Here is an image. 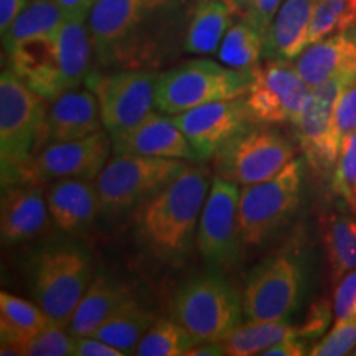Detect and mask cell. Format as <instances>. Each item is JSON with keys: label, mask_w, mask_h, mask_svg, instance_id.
Wrapping results in <instances>:
<instances>
[{"label": "cell", "mask_w": 356, "mask_h": 356, "mask_svg": "<svg viewBox=\"0 0 356 356\" xmlns=\"http://www.w3.org/2000/svg\"><path fill=\"white\" fill-rule=\"evenodd\" d=\"M296 66L310 89L341 73H356V26L307 47Z\"/></svg>", "instance_id": "7402d4cb"}, {"label": "cell", "mask_w": 356, "mask_h": 356, "mask_svg": "<svg viewBox=\"0 0 356 356\" xmlns=\"http://www.w3.org/2000/svg\"><path fill=\"white\" fill-rule=\"evenodd\" d=\"M226 350L221 341H208L200 343L188 351V356H225Z\"/></svg>", "instance_id": "f6af8a7d"}, {"label": "cell", "mask_w": 356, "mask_h": 356, "mask_svg": "<svg viewBox=\"0 0 356 356\" xmlns=\"http://www.w3.org/2000/svg\"><path fill=\"white\" fill-rule=\"evenodd\" d=\"M307 353H310V351H307V340H304L302 337H296L270 346V348L266 350L262 355L264 356H302Z\"/></svg>", "instance_id": "b9f144b4"}, {"label": "cell", "mask_w": 356, "mask_h": 356, "mask_svg": "<svg viewBox=\"0 0 356 356\" xmlns=\"http://www.w3.org/2000/svg\"><path fill=\"white\" fill-rule=\"evenodd\" d=\"M335 134L340 147L346 137L356 132V81L345 88L335 104Z\"/></svg>", "instance_id": "74e56055"}, {"label": "cell", "mask_w": 356, "mask_h": 356, "mask_svg": "<svg viewBox=\"0 0 356 356\" xmlns=\"http://www.w3.org/2000/svg\"><path fill=\"white\" fill-rule=\"evenodd\" d=\"M102 129L104 124L95 92L91 89L89 91L71 89L53 101L47 114L44 142L83 139Z\"/></svg>", "instance_id": "ffe728a7"}, {"label": "cell", "mask_w": 356, "mask_h": 356, "mask_svg": "<svg viewBox=\"0 0 356 356\" xmlns=\"http://www.w3.org/2000/svg\"><path fill=\"white\" fill-rule=\"evenodd\" d=\"M332 312L333 309L327 300L314 302L304 323L299 327L300 337L304 340H317V338L323 337L332 322Z\"/></svg>", "instance_id": "f35d334b"}, {"label": "cell", "mask_w": 356, "mask_h": 356, "mask_svg": "<svg viewBox=\"0 0 356 356\" xmlns=\"http://www.w3.org/2000/svg\"><path fill=\"white\" fill-rule=\"evenodd\" d=\"M238 185L216 177L200 216L197 244L203 261L213 269L222 270L241 261L243 238L239 231Z\"/></svg>", "instance_id": "7c38bea8"}, {"label": "cell", "mask_w": 356, "mask_h": 356, "mask_svg": "<svg viewBox=\"0 0 356 356\" xmlns=\"http://www.w3.org/2000/svg\"><path fill=\"white\" fill-rule=\"evenodd\" d=\"M65 20V12L55 0H30L2 35L3 48L10 51L25 40L56 37Z\"/></svg>", "instance_id": "f1b7e54d"}, {"label": "cell", "mask_w": 356, "mask_h": 356, "mask_svg": "<svg viewBox=\"0 0 356 356\" xmlns=\"http://www.w3.org/2000/svg\"><path fill=\"white\" fill-rule=\"evenodd\" d=\"M51 323L38 304L20 299L13 293H0V355H22L20 346L38 335Z\"/></svg>", "instance_id": "d4e9b609"}, {"label": "cell", "mask_w": 356, "mask_h": 356, "mask_svg": "<svg viewBox=\"0 0 356 356\" xmlns=\"http://www.w3.org/2000/svg\"><path fill=\"white\" fill-rule=\"evenodd\" d=\"M113 150L114 154L152 155V157L200 162L197 152L185 134L173 122L172 115L167 118V114L160 115L150 113L139 126L115 139L113 142Z\"/></svg>", "instance_id": "ac0fdd59"}, {"label": "cell", "mask_w": 356, "mask_h": 356, "mask_svg": "<svg viewBox=\"0 0 356 356\" xmlns=\"http://www.w3.org/2000/svg\"><path fill=\"white\" fill-rule=\"evenodd\" d=\"M155 315L144 307L137 304V300H127L113 317H109L92 337L99 338L106 343L115 346L118 350L124 351V355L136 353L137 345L145 335L147 330L155 322Z\"/></svg>", "instance_id": "f546056e"}, {"label": "cell", "mask_w": 356, "mask_h": 356, "mask_svg": "<svg viewBox=\"0 0 356 356\" xmlns=\"http://www.w3.org/2000/svg\"><path fill=\"white\" fill-rule=\"evenodd\" d=\"M254 70H234L211 60H191L159 74L155 108L175 115L215 101L246 96Z\"/></svg>", "instance_id": "277c9868"}, {"label": "cell", "mask_w": 356, "mask_h": 356, "mask_svg": "<svg viewBox=\"0 0 356 356\" xmlns=\"http://www.w3.org/2000/svg\"><path fill=\"white\" fill-rule=\"evenodd\" d=\"M44 97L33 91L12 68L0 74V162L2 186L29 175L35 152L44 142Z\"/></svg>", "instance_id": "7a4b0ae2"}, {"label": "cell", "mask_w": 356, "mask_h": 356, "mask_svg": "<svg viewBox=\"0 0 356 356\" xmlns=\"http://www.w3.org/2000/svg\"><path fill=\"white\" fill-rule=\"evenodd\" d=\"M262 51H264V37L248 20L243 19L229 26L218 48V58L229 68L252 71L259 66Z\"/></svg>", "instance_id": "1f68e13d"}, {"label": "cell", "mask_w": 356, "mask_h": 356, "mask_svg": "<svg viewBox=\"0 0 356 356\" xmlns=\"http://www.w3.org/2000/svg\"><path fill=\"white\" fill-rule=\"evenodd\" d=\"M302 185L304 165L293 159L269 180L243 186L238 221L244 246H261L286 225L299 208Z\"/></svg>", "instance_id": "ba28073f"}, {"label": "cell", "mask_w": 356, "mask_h": 356, "mask_svg": "<svg viewBox=\"0 0 356 356\" xmlns=\"http://www.w3.org/2000/svg\"><path fill=\"white\" fill-rule=\"evenodd\" d=\"M333 190L356 215V132L346 137L341 144L333 173Z\"/></svg>", "instance_id": "836d02e7"}, {"label": "cell", "mask_w": 356, "mask_h": 356, "mask_svg": "<svg viewBox=\"0 0 356 356\" xmlns=\"http://www.w3.org/2000/svg\"><path fill=\"white\" fill-rule=\"evenodd\" d=\"M300 337L299 327H293L289 322H252L241 323L234 328L225 340L226 355L231 356H251L262 355L270 346L289 340V338Z\"/></svg>", "instance_id": "4dcf8cb0"}, {"label": "cell", "mask_w": 356, "mask_h": 356, "mask_svg": "<svg viewBox=\"0 0 356 356\" xmlns=\"http://www.w3.org/2000/svg\"><path fill=\"white\" fill-rule=\"evenodd\" d=\"M172 119L186 136L200 162L211 159L225 142L256 122L244 96L208 102Z\"/></svg>", "instance_id": "9a60e30c"}, {"label": "cell", "mask_w": 356, "mask_h": 356, "mask_svg": "<svg viewBox=\"0 0 356 356\" xmlns=\"http://www.w3.org/2000/svg\"><path fill=\"white\" fill-rule=\"evenodd\" d=\"M26 3H29L26 0H0V32L2 35L7 32L8 26L19 17Z\"/></svg>", "instance_id": "7bdbcfd3"}, {"label": "cell", "mask_w": 356, "mask_h": 356, "mask_svg": "<svg viewBox=\"0 0 356 356\" xmlns=\"http://www.w3.org/2000/svg\"><path fill=\"white\" fill-rule=\"evenodd\" d=\"M186 162L170 157L114 154L96 178L102 213L121 215L147 203L188 167Z\"/></svg>", "instance_id": "52a82bcc"}, {"label": "cell", "mask_w": 356, "mask_h": 356, "mask_svg": "<svg viewBox=\"0 0 356 356\" xmlns=\"http://www.w3.org/2000/svg\"><path fill=\"white\" fill-rule=\"evenodd\" d=\"M58 68L65 92L76 89L86 81L91 63L92 42L88 29V19L71 17L66 19L55 37Z\"/></svg>", "instance_id": "484cf974"}, {"label": "cell", "mask_w": 356, "mask_h": 356, "mask_svg": "<svg viewBox=\"0 0 356 356\" xmlns=\"http://www.w3.org/2000/svg\"><path fill=\"white\" fill-rule=\"evenodd\" d=\"M322 236L332 282L337 286L356 269V218L330 213L322 220Z\"/></svg>", "instance_id": "83f0119b"}, {"label": "cell", "mask_w": 356, "mask_h": 356, "mask_svg": "<svg viewBox=\"0 0 356 356\" xmlns=\"http://www.w3.org/2000/svg\"><path fill=\"white\" fill-rule=\"evenodd\" d=\"M210 188V170L188 165L144 203L137 231L154 256L173 264L184 259Z\"/></svg>", "instance_id": "6da1fadb"}, {"label": "cell", "mask_w": 356, "mask_h": 356, "mask_svg": "<svg viewBox=\"0 0 356 356\" xmlns=\"http://www.w3.org/2000/svg\"><path fill=\"white\" fill-rule=\"evenodd\" d=\"M198 341L175 318H157L136 348L139 356H184Z\"/></svg>", "instance_id": "d6a6232c"}, {"label": "cell", "mask_w": 356, "mask_h": 356, "mask_svg": "<svg viewBox=\"0 0 356 356\" xmlns=\"http://www.w3.org/2000/svg\"><path fill=\"white\" fill-rule=\"evenodd\" d=\"M73 340L68 327L50 323L38 335L30 338L20 346L24 356H68L73 355Z\"/></svg>", "instance_id": "e575fe53"}, {"label": "cell", "mask_w": 356, "mask_h": 356, "mask_svg": "<svg viewBox=\"0 0 356 356\" xmlns=\"http://www.w3.org/2000/svg\"><path fill=\"white\" fill-rule=\"evenodd\" d=\"M177 3L178 0H96L88 13L96 60L106 66L126 61L152 17Z\"/></svg>", "instance_id": "30bf717a"}, {"label": "cell", "mask_w": 356, "mask_h": 356, "mask_svg": "<svg viewBox=\"0 0 356 356\" xmlns=\"http://www.w3.org/2000/svg\"><path fill=\"white\" fill-rule=\"evenodd\" d=\"M310 88L292 61L273 60L254 70L246 101L259 124L293 122L302 113Z\"/></svg>", "instance_id": "5bb4252c"}, {"label": "cell", "mask_w": 356, "mask_h": 356, "mask_svg": "<svg viewBox=\"0 0 356 356\" xmlns=\"http://www.w3.org/2000/svg\"><path fill=\"white\" fill-rule=\"evenodd\" d=\"M315 0H284L264 38L262 60L292 61L307 48Z\"/></svg>", "instance_id": "603a6c76"}, {"label": "cell", "mask_w": 356, "mask_h": 356, "mask_svg": "<svg viewBox=\"0 0 356 356\" xmlns=\"http://www.w3.org/2000/svg\"><path fill=\"white\" fill-rule=\"evenodd\" d=\"M73 355L74 356H124V351L115 346L106 343L99 338L89 337H74L73 340Z\"/></svg>", "instance_id": "60d3db41"}, {"label": "cell", "mask_w": 356, "mask_h": 356, "mask_svg": "<svg viewBox=\"0 0 356 356\" xmlns=\"http://www.w3.org/2000/svg\"><path fill=\"white\" fill-rule=\"evenodd\" d=\"M243 299L220 273L188 279L172 302V317L198 345L225 340L243 323Z\"/></svg>", "instance_id": "5b68a950"}, {"label": "cell", "mask_w": 356, "mask_h": 356, "mask_svg": "<svg viewBox=\"0 0 356 356\" xmlns=\"http://www.w3.org/2000/svg\"><path fill=\"white\" fill-rule=\"evenodd\" d=\"M91 280L92 259L88 249L74 243H58L35 256L30 289L51 322L68 327Z\"/></svg>", "instance_id": "3957f363"}, {"label": "cell", "mask_w": 356, "mask_h": 356, "mask_svg": "<svg viewBox=\"0 0 356 356\" xmlns=\"http://www.w3.org/2000/svg\"><path fill=\"white\" fill-rule=\"evenodd\" d=\"M356 81V73H341L310 89L302 113L293 121L297 139L307 160L315 170H332L340 155L335 134V104L345 88Z\"/></svg>", "instance_id": "4fadbf2b"}, {"label": "cell", "mask_w": 356, "mask_h": 356, "mask_svg": "<svg viewBox=\"0 0 356 356\" xmlns=\"http://www.w3.org/2000/svg\"><path fill=\"white\" fill-rule=\"evenodd\" d=\"M8 53L10 68L44 99L55 101L65 92L58 68L55 37L25 40Z\"/></svg>", "instance_id": "44dd1931"}, {"label": "cell", "mask_w": 356, "mask_h": 356, "mask_svg": "<svg viewBox=\"0 0 356 356\" xmlns=\"http://www.w3.org/2000/svg\"><path fill=\"white\" fill-rule=\"evenodd\" d=\"M351 355H356V348H355L353 351H351Z\"/></svg>", "instance_id": "bcb514c9"}, {"label": "cell", "mask_w": 356, "mask_h": 356, "mask_svg": "<svg viewBox=\"0 0 356 356\" xmlns=\"http://www.w3.org/2000/svg\"><path fill=\"white\" fill-rule=\"evenodd\" d=\"M132 293L126 284L119 282L108 274H97L84 292L83 299L74 310L68 330L73 337L92 335L102 323L118 312Z\"/></svg>", "instance_id": "cb8c5ba5"}, {"label": "cell", "mask_w": 356, "mask_h": 356, "mask_svg": "<svg viewBox=\"0 0 356 356\" xmlns=\"http://www.w3.org/2000/svg\"><path fill=\"white\" fill-rule=\"evenodd\" d=\"M236 8L229 0H198L185 33V51L191 55L216 53L229 26Z\"/></svg>", "instance_id": "4316f807"}, {"label": "cell", "mask_w": 356, "mask_h": 356, "mask_svg": "<svg viewBox=\"0 0 356 356\" xmlns=\"http://www.w3.org/2000/svg\"><path fill=\"white\" fill-rule=\"evenodd\" d=\"M305 289L307 270L299 252H274L246 275L244 317L252 322H289L299 310Z\"/></svg>", "instance_id": "8992f818"}, {"label": "cell", "mask_w": 356, "mask_h": 356, "mask_svg": "<svg viewBox=\"0 0 356 356\" xmlns=\"http://www.w3.org/2000/svg\"><path fill=\"white\" fill-rule=\"evenodd\" d=\"M55 2L65 12L66 19H71V17L88 19V13L92 7V0H55Z\"/></svg>", "instance_id": "ee69618b"}, {"label": "cell", "mask_w": 356, "mask_h": 356, "mask_svg": "<svg viewBox=\"0 0 356 356\" xmlns=\"http://www.w3.org/2000/svg\"><path fill=\"white\" fill-rule=\"evenodd\" d=\"M47 202L50 218L63 233L88 228L102 211L96 180L88 178H58L48 190Z\"/></svg>", "instance_id": "d6986e66"}, {"label": "cell", "mask_w": 356, "mask_h": 356, "mask_svg": "<svg viewBox=\"0 0 356 356\" xmlns=\"http://www.w3.org/2000/svg\"><path fill=\"white\" fill-rule=\"evenodd\" d=\"M356 348V317L335 322L327 335L310 348L314 356H343Z\"/></svg>", "instance_id": "d590c367"}, {"label": "cell", "mask_w": 356, "mask_h": 356, "mask_svg": "<svg viewBox=\"0 0 356 356\" xmlns=\"http://www.w3.org/2000/svg\"><path fill=\"white\" fill-rule=\"evenodd\" d=\"M356 297V269L351 270L335 286L333 293V315L337 322L351 317V307Z\"/></svg>", "instance_id": "ab89813d"}, {"label": "cell", "mask_w": 356, "mask_h": 356, "mask_svg": "<svg viewBox=\"0 0 356 356\" xmlns=\"http://www.w3.org/2000/svg\"><path fill=\"white\" fill-rule=\"evenodd\" d=\"M256 124L231 137L213 155L216 177L238 186L261 184L296 159L293 145L277 129Z\"/></svg>", "instance_id": "9c48e42d"}, {"label": "cell", "mask_w": 356, "mask_h": 356, "mask_svg": "<svg viewBox=\"0 0 356 356\" xmlns=\"http://www.w3.org/2000/svg\"><path fill=\"white\" fill-rule=\"evenodd\" d=\"M96 2V0H92V3H95Z\"/></svg>", "instance_id": "7dc6e473"}, {"label": "cell", "mask_w": 356, "mask_h": 356, "mask_svg": "<svg viewBox=\"0 0 356 356\" xmlns=\"http://www.w3.org/2000/svg\"><path fill=\"white\" fill-rule=\"evenodd\" d=\"M0 204V236L8 246L37 238L50 218L48 202L37 180H20L2 186Z\"/></svg>", "instance_id": "e0dca14e"}, {"label": "cell", "mask_w": 356, "mask_h": 356, "mask_svg": "<svg viewBox=\"0 0 356 356\" xmlns=\"http://www.w3.org/2000/svg\"><path fill=\"white\" fill-rule=\"evenodd\" d=\"M157 81L159 74L149 70L88 74L86 86L97 97L102 124L113 142L152 113Z\"/></svg>", "instance_id": "8fae6325"}, {"label": "cell", "mask_w": 356, "mask_h": 356, "mask_svg": "<svg viewBox=\"0 0 356 356\" xmlns=\"http://www.w3.org/2000/svg\"><path fill=\"white\" fill-rule=\"evenodd\" d=\"M229 2L236 10H241L243 19L248 20L266 38L267 30L284 0H229Z\"/></svg>", "instance_id": "8d00e7d4"}, {"label": "cell", "mask_w": 356, "mask_h": 356, "mask_svg": "<svg viewBox=\"0 0 356 356\" xmlns=\"http://www.w3.org/2000/svg\"><path fill=\"white\" fill-rule=\"evenodd\" d=\"M113 139L106 129L76 140L48 142L30 163L32 180L48 181L58 178L96 180L109 160Z\"/></svg>", "instance_id": "2e32d148"}]
</instances>
